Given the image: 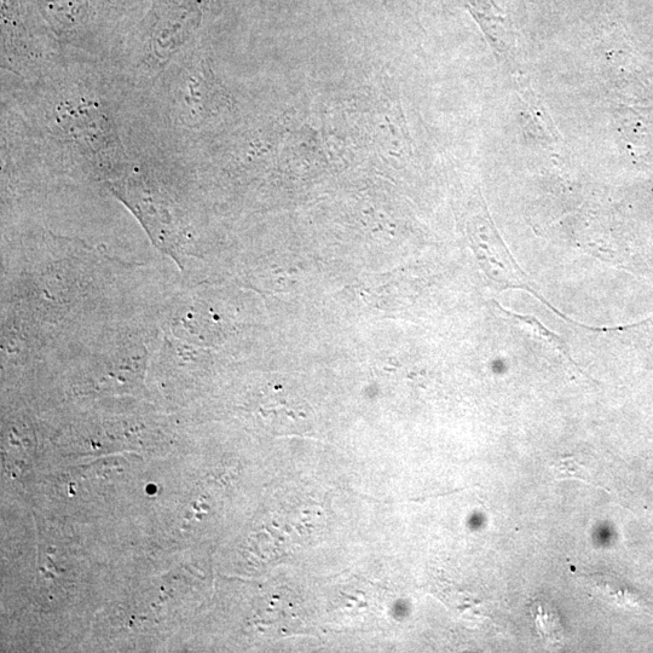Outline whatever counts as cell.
<instances>
[{
  "label": "cell",
  "mask_w": 653,
  "mask_h": 653,
  "mask_svg": "<svg viewBox=\"0 0 653 653\" xmlns=\"http://www.w3.org/2000/svg\"><path fill=\"white\" fill-rule=\"evenodd\" d=\"M59 123L85 152L102 161L117 163L123 158L117 134L96 104L88 101L63 104L59 109Z\"/></svg>",
  "instance_id": "obj_1"
},
{
  "label": "cell",
  "mask_w": 653,
  "mask_h": 653,
  "mask_svg": "<svg viewBox=\"0 0 653 653\" xmlns=\"http://www.w3.org/2000/svg\"><path fill=\"white\" fill-rule=\"evenodd\" d=\"M472 239L483 268L493 280L505 287H525L522 271L494 230L473 223Z\"/></svg>",
  "instance_id": "obj_2"
},
{
  "label": "cell",
  "mask_w": 653,
  "mask_h": 653,
  "mask_svg": "<svg viewBox=\"0 0 653 653\" xmlns=\"http://www.w3.org/2000/svg\"><path fill=\"white\" fill-rule=\"evenodd\" d=\"M498 308L500 310V314L505 316V319H510L514 322H517L518 325L529 329L530 333L537 335V337H540L543 342L550 344L554 350H557L560 352V354L570 358L568 354H566L562 340H560L557 335H554L551 331H548V329L545 326L541 325V322L537 321L535 317L513 314V312L502 309L499 305Z\"/></svg>",
  "instance_id": "obj_4"
},
{
  "label": "cell",
  "mask_w": 653,
  "mask_h": 653,
  "mask_svg": "<svg viewBox=\"0 0 653 653\" xmlns=\"http://www.w3.org/2000/svg\"><path fill=\"white\" fill-rule=\"evenodd\" d=\"M531 610H533L537 628L540 629L543 638L551 640L552 643L563 638L562 623H560L557 611L553 610L550 604H547L545 600H537L531 606Z\"/></svg>",
  "instance_id": "obj_3"
}]
</instances>
